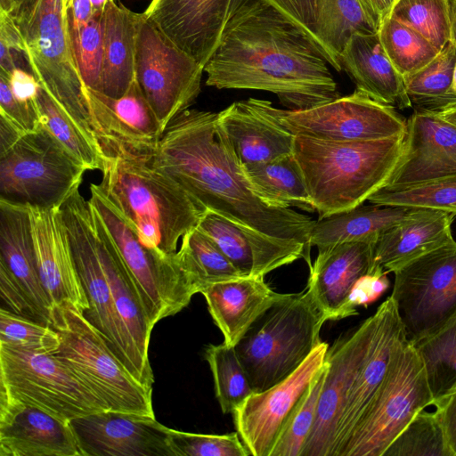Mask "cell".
Returning a JSON list of instances; mask_svg holds the SVG:
<instances>
[{"mask_svg": "<svg viewBox=\"0 0 456 456\" xmlns=\"http://www.w3.org/2000/svg\"><path fill=\"white\" fill-rule=\"evenodd\" d=\"M0 280L18 291L43 324H51L53 305L42 283L28 207L0 200Z\"/></svg>", "mask_w": 456, "mask_h": 456, "instance_id": "cell-23", "label": "cell"}, {"mask_svg": "<svg viewBox=\"0 0 456 456\" xmlns=\"http://www.w3.org/2000/svg\"><path fill=\"white\" fill-rule=\"evenodd\" d=\"M415 208L359 205L315 221L310 244L324 249L336 244L362 241L374 244L387 229L407 217Z\"/></svg>", "mask_w": 456, "mask_h": 456, "instance_id": "cell-35", "label": "cell"}, {"mask_svg": "<svg viewBox=\"0 0 456 456\" xmlns=\"http://www.w3.org/2000/svg\"><path fill=\"white\" fill-rule=\"evenodd\" d=\"M342 69L356 89L399 110L412 107L404 78L389 60L378 33L355 32L340 53Z\"/></svg>", "mask_w": 456, "mask_h": 456, "instance_id": "cell-31", "label": "cell"}, {"mask_svg": "<svg viewBox=\"0 0 456 456\" xmlns=\"http://www.w3.org/2000/svg\"><path fill=\"white\" fill-rule=\"evenodd\" d=\"M150 157L104 159L97 185L140 241L169 258L205 211L177 183L153 167Z\"/></svg>", "mask_w": 456, "mask_h": 456, "instance_id": "cell-3", "label": "cell"}, {"mask_svg": "<svg viewBox=\"0 0 456 456\" xmlns=\"http://www.w3.org/2000/svg\"><path fill=\"white\" fill-rule=\"evenodd\" d=\"M389 16L419 32L439 51L450 41L449 0H396Z\"/></svg>", "mask_w": 456, "mask_h": 456, "instance_id": "cell-44", "label": "cell"}, {"mask_svg": "<svg viewBox=\"0 0 456 456\" xmlns=\"http://www.w3.org/2000/svg\"><path fill=\"white\" fill-rule=\"evenodd\" d=\"M268 109L294 135L332 142L382 140L405 134L406 119L395 108L379 102L362 92L299 110Z\"/></svg>", "mask_w": 456, "mask_h": 456, "instance_id": "cell-15", "label": "cell"}, {"mask_svg": "<svg viewBox=\"0 0 456 456\" xmlns=\"http://www.w3.org/2000/svg\"><path fill=\"white\" fill-rule=\"evenodd\" d=\"M150 161L204 211L266 235L299 241L311 251L315 220L292 208L271 207L255 193L216 113L188 109L178 114L165 127Z\"/></svg>", "mask_w": 456, "mask_h": 456, "instance_id": "cell-2", "label": "cell"}, {"mask_svg": "<svg viewBox=\"0 0 456 456\" xmlns=\"http://www.w3.org/2000/svg\"><path fill=\"white\" fill-rule=\"evenodd\" d=\"M69 26L77 27L88 21L94 15L90 0H64Z\"/></svg>", "mask_w": 456, "mask_h": 456, "instance_id": "cell-55", "label": "cell"}, {"mask_svg": "<svg viewBox=\"0 0 456 456\" xmlns=\"http://www.w3.org/2000/svg\"><path fill=\"white\" fill-rule=\"evenodd\" d=\"M232 0H151L142 12L167 38L203 67L218 47Z\"/></svg>", "mask_w": 456, "mask_h": 456, "instance_id": "cell-22", "label": "cell"}, {"mask_svg": "<svg viewBox=\"0 0 456 456\" xmlns=\"http://www.w3.org/2000/svg\"><path fill=\"white\" fill-rule=\"evenodd\" d=\"M381 316L379 306L355 330L338 338L326 354L327 370L317 414L301 456H333L340 420Z\"/></svg>", "mask_w": 456, "mask_h": 456, "instance_id": "cell-16", "label": "cell"}, {"mask_svg": "<svg viewBox=\"0 0 456 456\" xmlns=\"http://www.w3.org/2000/svg\"><path fill=\"white\" fill-rule=\"evenodd\" d=\"M138 18L118 0L110 2L104 11L99 92L111 98L123 96L135 79Z\"/></svg>", "mask_w": 456, "mask_h": 456, "instance_id": "cell-33", "label": "cell"}, {"mask_svg": "<svg viewBox=\"0 0 456 456\" xmlns=\"http://www.w3.org/2000/svg\"><path fill=\"white\" fill-rule=\"evenodd\" d=\"M404 135L357 142L295 135L293 156L318 219L362 205L384 187L402 156Z\"/></svg>", "mask_w": 456, "mask_h": 456, "instance_id": "cell-4", "label": "cell"}, {"mask_svg": "<svg viewBox=\"0 0 456 456\" xmlns=\"http://www.w3.org/2000/svg\"><path fill=\"white\" fill-rule=\"evenodd\" d=\"M379 308V324L351 389L338 427L333 456H338L380 387L395 353L408 341L393 297H387Z\"/></svg>", "mask_w": 456, "mask_h": 456, "instance_id": "cell-29", "label": "cell"}, {"mask_svg": "<svg viewBox=\"0 0 456 456\" xmlns=\"http://www.w3.org/2000/svg\"><path fill=\"white\" fill-rule=\"evenodd\" d=\"M170 446L174 456H249L235 431L224 435H206L171 428Z\"/></svg>", "mask_w": 456, "mask_h": 456, "instance_id": "cell-49", "label": "cell"}, {"mask_svg": "<svg viewBox=\"0 0 456 456\" xmlns=\"http://www.w3.org/2000/svg\"><path fill=\"white\" fill-rule=\"evenodd\" d=\"M450 20H451V38L456 46V0H449Z\"/></svg>", "mask_w": 456, "mask_h": 456, "instance_id": "cell-59", "label": "cell"}, {"mask_svg": "<svg viewBox=\"0 0 456 456\" xmlns=\"http://www.w3.org/2000/svg\"><path fill=\"white\" fill-rule=\"evenodd\" d=\"M24 134L14 123L0 115V154L8 151Z\"/></svg>", "mask_w": 456, "mask_h": 456, "instance_id": "cell-57", "label": "cell"}, {"mask_svg": "<svg viewBox=\"0 0 456 456\" xmlns=\"http://www.w3.org/2000/svg\"><path fill=\"white\" fill-rule=\"evenodd\" d=\"M329 345L322 342L287 379L255 392L233 411L236 432L253 456H271L290 415L325 364Z\"/></svg>", "mask_w": 456, "mask_h": 456, "instance_id": "cell-17", "label": "cell"}, {"mask_svg": "<svg viewBox=\"0 0 456 456\" xmlns=\"http://www.w3.org/2000/svg\"><path fill=\"white\" fill-rule=\"evenodd\" d=\"M9 15L21 34L23 56L41 87L96 142L65 1L22 0Z\"/></svg>", "mask_w": 456, "mask_h": 456, "instance_id": "cell-5", "label": "cell"}, {"mask_svg": "<svg viewBox=\"0 0 456 456\" xmlns=\"http://www.w3.org/2000/svg\"><path fill=\"white\" fill-rule=\"evenodd\" d=\"M59 344V335L51 326L22 317L1 306L0 345L54 353Z\"/></svg>", "mask_w": 456, "mask_h": 456, "instance_id": "cell-48", "label": "cell"}, {"mask_svg": "<svg viewBox=\"0 0 456 456\" xmlns=\"http://www.w3.org/2000/svg\"><path fill=\"white\" fill-rule=\"evenodd\" d=\"M420 112L433 115L456 127V98L437 110Z\"/></svg>", "mask_w": 456, "mask_h": 456, "instance_id": "cell-58", "label": "cell"}, {"mask_svg": "<svg viewBox=\"0 0 456 456\" xmlns=\"http://www.w3.org/2000/svg\"><path fill=\"white\" fill-rule=\"evenodd\" d=\"M6 77L17 100L26 103L37 101L41 86L32 73L17 67Z\"/></svg>", "mask_w": 456, "mask_h": 456, "instance_id": "cell-53", "label": "cell"}, {"mask_svg": "<svg viewBox=\"0 0 456 456\" xmlns=\"http://www.w3.org/2000/svg\"><path fill=\"white\" fill-rule=\"evenodd\" d=\"M59 211L75 268L88 302V308L83 315L102 334L134 378L152 389L154 376L151 363L141 356L117 313L96 248L89 200H85L77 188L62 203Z\"/></svg>", "mask_w": 456, "mask_h": 456, "instance_id": "cell-8", "label": "cell"}, {"mask_svg": "<svg viewBox=\"0 0 456 456\" xmlns=\"http://www.w3.org/2000/svg\"><path fill=\"white\" fill-rule=\"evenodd\" d=\"M90 194L89 202L106 225L151 326L186 307L197 293L176 253L164 258L146 248L97 184L91 183Z\"/></svg>", "mask_w": 456, "mask_h": 456, "instance_id": "cell-12", "label": "cell"}, {"mask_svg": "<svg viewBox=\"0 0 456 456\" xmlns=\"http://www.w3.org/2000/svg\"><path fill=\"white\" fill-rule=\"evenodd\" d=\"M28 208L38 271L53 307L69 302L83 314L88 302L70 254L60 208Z\"/></svg>", "mask_w": 456, "mask_h": 456, "instance_id": "cell-28", "label": "cell"}, {"mask_svg": "<svg viewBox=\"0 0 456 456\" xmlns=\"http://www.w3.org/2000/svg\"><path fill=\"white\" fill-rule=\"evenodd\" d=\"M114 0H90L94 13H103L108 4Z\"/></svg>", "mask_w": 456, "mask_h": 456, "instance_id": "cell-60", "label": "cell"}, {"mask_svg": "<svg viewBox=\"0 0 456 456\" xmlns=\"http://www.w3.org/2000/svg\"><path fill=\"white\" fill-rule=\"evenodd\" d=\"M436 415L441 423L448 445L456 456V392L437 399Z\"/></svg>", "mask_w": 456, "mask_h": 456, "instance_id": "cell-52", "label": "cell"}, {"mask_svg": "<svg viewBox=\"0 0 456 456\" xmlns=\"http://www.w3.org/2000/svg\"><path fill=\"white\" fill-rule=\"evenodd\" d=\"M269 102L248 98L216 113L218 126L243 167L293 153L295 135L271 113Z\"/></svg>", "mask_w": 456, "mask_h": 456, "instance_id": "cell-25", "label": "cell"}, {"mask_svg": "<svg viewBox=\"0 0 456 456\" xmlns=\"http://www.w3.org/2000/svg\"><path fill=\"white\" fill-rule=\"evenodd\" d=\"M456 47V46H455ZM450 94L456 97V61L453 68L452 84L449 90Z\"/></svg>", "mask_w": 456, "mask_h": 456, "instance_id": "cell-62", "label": "cell"}, {"mask_svg": "<svg viewBox=\"0 0 456 456\" xmlns=\"http://www.w3.org/2000/svg\"><path fill=\"white\" fill-rule=\"evenodd\" d=\"M243 277H265L275 269L303 258L312 266L310 250L301 242L275 238L206 210L198 224Z\"/></svg>", "mask_w": 456, "mask_h": 456, "instance_id": "cell-21", "label": "cell"}, {"mask_svg": "<svg viewBox=\"0 0 456 456\" xmlns=\"http://www.w3.org/2000/svg\"><path fill=\"white\" fill-rule=\"evenodd\" d=\"M50 326L60 338L55 356L108 410L155 417L152 389L134 378L78 309L69 302L54 305Z\"/></svg>", "mask_w": 456, "mask_h": 456, "instance_id": "cell-7", "label": "cell"}, {"mask_svg": "<svg viewBox=\"0 0 456 456\" xmlns=\"http://www.w3.org/2000/svg\"><path fill=\"white\" fill-rule=\"evenodd\" d=\"M248 0H232L230 8H229V16L230 17L233 14L234 12H236L240 6H242L244 4H246ZM228 21V20H227Z\"/></svg>", "mask_w": 456, "mask_h": 456, "instance_id": "cell-61", "label": "cell"}, {"mask_svg": "<svg viewBox=\"0 0 456 456\" xmlns=\"http://www.w3.org/2000/svg\"><path fill=\"white\" fill-rule=\"evenodd\" d=\"M0 115L5 117L25 133L41 126L37 101L26 103L13 95L8 77L0 73Z\"/></svg>", "mask_w": 456, "mask_h": 456, "instance_id": "cell-50", "label": "cell"}, {"mask_svg": "<svg viewBox=\"0 0 456 456\" xmlns=\"http://www.w3.org/2000/svg\"><path fill=\"white\" fill-rule=\"evenodd\" d=\"M103 13H94L88 21L80 26H69L74 53L83 82L86 87L95 91H100Z\"/></svg>", "mask_w": 456, "mask_h": 456, "instance_id": "cell-47", "label": "cell"}, {"mask_svg": "<svg viewBox=\"0 0 456 456\" xmlns=\"http://www.w3.org/2000/svg\"><path fill=\"white\" fill-rule=\"evenodd\" d=\"M414 346L423 362L435 402L456 392V317Z\"/></svg>", "mask_w": 456, "mask_h": 456, "instance_id": "cell-40", "label": "cell"}, {"mask_svg": "<svg viewBox=\"0 0 456 456\" xmlns=\"http://www.w3.org/2000/svg\"><path fill=\"white\" fill-rule=\"evenodd\" d=\"M455 61L456 47L450 40L427 65L403 77L415 110H435L456 98L449 92Z\"/></svg>", "mask_w": 456, "mask_h": 456, "instance_id": "cell-38", "label": "cell"}, {"mask_svg": "<svg viewBox=\"0 0 456 456\" xmlns=\"http://www.w3.org/2000/svg\"><path fill=\"white\" fill-rule=\"evenodd\" d=\"M326 60L305 35L265 0H248L228 20L204 66L206 85L277 95L290 110L340 96Z\"/></svg>", "mask_w": 456, "mask_h": 456, "instance_id": "cell-1", "label": "cell"}, {"mask_svg": "<svg viewBox=\"0 0 456 456\" xmlns=\"http://www.w3.org/2000/svg\"><path fill=\"white\" fill-rule=\"evenodd\" d=\"M373 247L351 241L318 250L306 288L325 322L347 317L346 307L354 283L373 267Z\"/></svg>", "mask_w": 456, "mask_h": 456, "instance_id": "cell-27", "label": "cell"}, {"mask_svg": "<svg viewBox=\"0 0 456 456\" xmlns=\"http://www.w3.org/2000/svg\"><path fill=\"white\" fill-rule=\"evenodd\" d=\"M243 168L253 191L267 205L315 212L293 153Z\"/></svg>", "mask_w": 456, "mask_h": 456, "instance_id": "cell-36", "label": "cell"}, {"mask_svg": "<svg viewBox=\"0 0 456 456\" xmlns=\"http://www.w3.org/2000/svg\"><path fill=\"white\" fill-rule=\"evenodd\" d=\"M204 357L214 379L216 397L223 413L228 414L255 393L234 346L208 345Z\"/></svg>", "mask_w": 456, "mask_h": 456, "instance_id": "cell-41", "label": "cell"}, {"mask_svg": "<svg viewBox=\"0 0 456 456\" xmlns=\"http://www.w3.org/2000/svg\"><path fill=\"white\" fill-rule=\"evenodd\" d=\"M454 175L456 127L414 110L406 119L402 156L385 186H408Z\"/></svg>", "mask_w": 456, "mask_h": 456, "instance_id": "cell-24", "label": "cell"}, {"mask_svg": "<svg viewBox=\"0 0 456 456\" xmlns=\"http://www.w3.org/2000/svg\"><path fill=\"white\" fill-rule=\"evenodd\" d=\"M297 27L326 61L341 71L340 53L355 32L378 33L358 0H265Z\"/></svg>", "mask_w": 456, "mask_h": 456, "instance_id": "cell-20", "label": "cell"}, {"mask_svg": "<svg viewBox=\"0 0 456 456\" xmlns=\"http://www.w3.org/2000/svg\"><path fill=\"white\" fill-rule=\"evenodd\" d=\"M70 425L82 456H174L171 428L152 416L107 410Z\"/></svg>", "mask_w": 456, "mask_h": 456, "instance_id": "cell-19", "label": "cell"}, {"mask_svg": "<svg viewBox=\"0 0 456 456\" xmlns=\"http://www.w3.org/2000/svg\"><path fill=\"white\" fill-rule=\"evenodd\" d=\"M87 169L43 125L0 154V200L59 208L79 188Z\"/></svg>", "mask_w": 456, "mask_h": 456, "instance_id": "cell-9", "label": "cell"}, {"mask_svg": "<svg viewBox=\"0 0 456 456\" xmlns=\"http://www.w3.org/2000/svg\"><path fill=\"white\" fill-rule=\"evenodd\" d=\"M388 273L379 265L361 276L354 283L348 297L346 312V316L356 315L358 306L367 307L379 299L389 288Z\"/></svg>", "mask_w": 456, "mask_h": 456, "instance_id": "cell-51", "label": "cell"}, {"mask_svg": "<svg viewBox=\"0 0 456 456\" xmlns=\"http://www.w3.org/2000/svg\"><path fill=\"white\" fill-rule=\"evenodd\" d=\"M434 403L423 362L407 341L395 353L384 381L338 456H383L414 416Z\"/></svg>", "mask_w": 456, "mask_h": 456, "instance_id": "cell-10", "label": "cell"}, {"mask_svg": "<svg viewBox=\"0 0 456 456\" xmlns=\"http://www.w3.org/2000/svg\"><path fill=\"white\" fill-rule=\"evenodd\" d=\"M0 400L37 407L68 421L108 410L53 353L3 345Z\"/></svg>", "mask_w": 456, "mask_h": 456, "instance_id": "cell-11", "label": "cell"}, {"mask_svg": "<svg viewBox=\"0 0 456 456\" xmlns=\"http://www.w3.org/2000/svg\"><path fill=\"white\" fill-rule=\"evenodd\" d=\"M383 456H453L435 412H418Z\"/></svg>", "mask_w": 456, "mask_h": 456, "instance_id": "cell-45", "label": "cell"}, {"mask_svg": "<svg viewBox=\"0 0 456 456\" xmlns=\"http://www.w3.org/2000/svg\"><path fill=\"white\" fill-rule=\"evenodd\" d=\"M24 43L12 18L0 11V56L9 57L14 52L23 55Z\"/></svg>", "mask_w": 456, "mask_h": 456, "instance_id": "cell-54", "label": "cell"}, {"mask_svg": "<svg viewBox=\"0 0 456 456\" xmlns=\"http://www.w3.org/2000/svg\"><path fill=\"white\" fill-rule=\"evenodd\" d=\"M37 104L41 125L46 127L87 170L102 171L104 158L96 142L43 87L38 91Z\"/></svg>", "mask_w": 456, "mask_h": 456, "instance_id": "cell-39", "label": "cell"}, {"mask_svg": "<svg viewBox=\"0 0 456 456\" xmlns=\"http://www.w3.org/2000/svg\"><path fill=\"white\" fill-rule=\"evenodd\" d=\"M390 295L413 345L456 317V241L410 261L393 273Z\"/></svg>", "mask_w": 456, "mask_h": 456, "instance_id": "cell-13", "label": "cell"}, {"mask_svg": "<svg viewBox=\"0 0 456 456\" xmlns=\"http://www.w3.org/2000/svg\"><path fill=\"white\" fill-rule=\"evenodd\" d=\"M367 15L379 29L383 20L387 17L396 0H358Z\"/></svg>", "mask_w": 456, "mask_h": 456, "instance_id": "cell-56", "label": "cell"}, {"mask_svg": "<svg viewBox=\"0 0 456 456\" xmlns=\"http://www.w3.org/2000/svg\"><path fill=\"white\" fill-rule=\"evenodd\" d=\"M224 343L235 346L252 324L288 294L274 291L264 277H240L212 284L200 292Z\"/></svg>", "mask_w": 456, "mask_h": 456, "instance_id": "cell-30", "label": "cell"}, {"mask_svg": "<svg viewBox=\"0 0 456 456\" xmlns=\"http://www.w3.org/2000/svg\"><path fill=\"white\" fill-rule=\"evenodd\" d=\"M450 213L415 208L412 212L385 231L373 247V265L394 273L410 261L453 240Z\"/></svg>", "mask_w": 456, "mask_h": 456, "instance_id": "cell-32", "label": "cell"}, {"mask_svg": "<svg viewBox=\"0 0 456 456\" xmlns=\"http://www.w3.org/2000/svg\"><path fill=\"white\" fill-rule=\"evenodd\" d=\"M86 96L93 131L104 159L154 153L164 128L136 79L119 98L87 87Z\"/></svg>", "mask_w": 456, "mask_h": 456, "instance_id": "cell-18", "label": "cell"}, {"mask_svg": "<svg viewBox=\"0 0 456 456\" xmlns=\"http://www.w3.org/2000/svg\"><path fill=\"white\" fill-rule=\"evenodd\" d=\"M379 36L389 60L403 77L420 69L440 52L419 32L389 15L381 22Z\"/></svg>", "mask_w": 456, "mask_h": 456, "instance_id": "cell-42", "label": "cell"}, {"mask_svg": "<svg viewBox=\"0 0 456 456\" xmlns=\"http://www.w3.org/2000/svg\"><path fill=\"white\" fill-rule=\"evenodd\" d=\"M324 322L307 288L267 309L234 346L254 391L291 375L322 342Z\"/></svg>", "mask_w": 456, "mask_h": 456, "instance_id": "cell-6", "label": "cell"}, {"mask_svg": "<svg viewBox=\"0 0 456 456\" xmlns=\"http://www.w3.org/2000/svg\"><path fill=\"white\" fill-rule=\"evenodd\" d=\"M203 72L202 65L139 13L135 79L164 129L195 102Z\"/></svg>", "mask_w": 456, "mask_h": 456, "instance_id": "cell-14", "label": "cell"}, {"mask_svg": "<svg viewBox=\"0 0 456 456\" xmlns=\"http://www.w3.org/2000/svg\"><path fill=\"white\" fill-rule=\"evenodd\" d=\"M368 201L379 206L430 208L456 214V175L408 186H384Z\"/></svg>", "mask_w": 456, "mask_h": 456, "instance_id": "cell-43", "label": "cell"}, {"mask_svg": "<svg viewBox=\"0 0 456 456\" xmlns=\"http://www.w3.org/2000/svg\"><path fill=\"white\" fill-rule=\"evenodd\" d=\"M0 456H82L70 421L0 400Z\"/></svg>", "mask_w": 456, "mask_h": 456, "instance_id": "cell-26", "label": "cell"}, {"mask_svg": "<svg viewBox=\"0 0 456 456\" xmlns=\"http://www.w3.org/2000/svg\"><path fill=\"white\" fill-rule=\"evenodd\" d=\"M326 370L325 361L324 367L286 422L271 456H301L315 421Z\"/></svg>", "mask_w": 456, "mask_h": 456, "instance_id": "cell-46", "label": "cell"}, {"mask_svg": "<svg viewBox=\"0 0 456 456\" xmlns=\"http://www.w3.org/2000/svg\"><path fill=\"white\" fill-rule=\"evenodd\" d=\"M176 257L196 293L212 284L243 277L216 242L197 226L183 236Z\"/></svg>", "mask_w": 456, "mask_h": 456, "instance_id": "cell-37", "label": "cell"}, {"mask_svg": "<svg viewBox=\"0 0 456 456\" xmlns=\"http://www.w3.org/2000/svg\"><path fill=\"white\" fill-rule=\"evenodd\" d=\"M91 208L96 248L117 313L137 351L150 362L149 345L153 327L106 225L92 206Z\"/></svg>", "mask_w": 456, "mask_h": 456, "instance_id": "cell-34", "label": "cell"}]
</instances>
